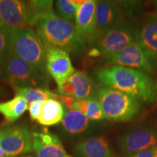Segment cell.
<instances>
[{
    "mask_svg": "<svg viewBox=\"0 0 157 157\" xmlns=\"http://www.w3.org/2000/svg\"><path fill=\"white\" fill-rule=\"evenodd\" d=\"M97 80L105 87L119 90L143 103L157 101V82L148 74L120 66L96 71Z\"/></svg>",
    "mask_w": 157,
    "mask_h": 157,
    "instance_id": "6da1fadb",
    "label": "cell"
},
{
    "mask_svg": "<svg viewBox=\"0 0 157 157\" xmlns=\"http://www.w3.org/2000/svg\"><path fill=\"white\" fill-rule=\"evenodd\" d=\"M36 33L43 44L66 52H82L87 48V41L78 33L74 23L65 21L53 11L45 14L36 24Z\"/></svg>",
    "mask_w": 157,
    "mask_h": 157,
    "instance_id": "7a4b0ae2",
    "label": "cell"
},
{
    "mask_svg": "<svg viewBox=\"0 0 157 157\" xmlns=\"http://www.w3.org/2000/svg\"><path fill=\"white\" fill-rule=\"evenodd\" d=\"M105 119L115 122L134 119L140 112L139 101L132 96L102 85L98 87L97 97Z\"/></svg>",
    "mask_w": 157,
    "mask_h": 157,
    "instance_id": "3957f363",
    "label": "cell"
},
{
    "mask_svg": "<svg viewBox=\"0 0 157 157\" xmlns=\"http://www.w3.org/2000/svg\"><path fill=\"white\" fill-rule=\"evenodd\" d=\"M140 29L134 21H124L90 43L93 48L89 55L106 56L128 48L140 41Z\"/></svg>",
    "mask_w": 157,
    "mask_h": 157,
    "instance_id": "277c9868",
    "label": "cell"
},
{
    "mask_svg": "<svg viewBox=\"0 0 157 157\" xmlns=\"http://www.w3.org/2000/svg\"><path fill=\"white\" fill-rule=\"evenodd\" d=\"M13 56L24 60L43 75L48 76L44 44L31 27H25L15 32L13 41Z\"/></svg>",
    "mask_w": 157,
    "mask_h": 157,
    "instance_id": "5b68a950",
    "label": "cell"
},
{
    "mask_svg": "<svg viewBox=\"0 0 157 157\" xmlns=\"http://www.w3.org/2000/svg\"><path fill=\"white\" fill-rule=\"evenodd\" d=\"M0 78L3 82L10 84L13 89L46 88L48 85V76L14 56L10 57L2 69Z\"/></svg>",
    "mask_w": 157,
    "mask_h": 157,
    "instance_id": "8992f818",
    "label": "cell"
},
{
    "mask_svg": "<svg viewBox=\"0 0 157 157\" xmlns=\"http://www.w3.org/2000/svg\"><path fill=\"white\" fill-rule=\"evenodd\" d=\"M104 60L109 66H124L146 74L154 72L157 64V59L140 42L116 53L105 56Z\"/></svg>",
    "mask_w": 157,
    "mask_h": 157,
    "instance_id": "52a82bcc",
    "label": "cell"
},
{
    "mask_svg": "<svg viewBox=\"0 0 157 157\" xmlns=\"http://www.w3.org/2000/svg\"><path fill=\"white\" fill-rule=\"evenodd\" d=\"M130 2L98 1L95 9V32L90 43L109 29L124 22L130 9Z\"/></svg>",
    "mask_w": 157,
    "mask_h": 157,
    "instance_id": "ba28073f",
    "label": "cell"
},
{
    "mask_svg": "<svg viewBox=\"0 0 157 157\" xmlns=\"http://www.w3.org/2000/svg\"><path fill=\"white\" fill-rule=\"evenodd\" d=\"M0 148L7 156L17 157L32 151L31 135L23 126H11L0 129Z\"/></svg>",
    "mask_w": 157,
    "mask_h": 157,
    "instance_id": "9c48e42d",
    "label": "cell"
},
{
    "mask_svg": "<svg viewBox=\"0 0 157 157\" xmlns=\"http://www.w3.org/2000/svg\"><path fill=\"white\" fill-rule=\"evenodd\" d=\"M46 52V68L58 86L63 84L75 72L68 52L62 49L44 44Z\"/></svg>",
    "mask_w": 157,
    "mask_h": 157,
    "instance_id": "30bf717a",
    "label": "cell"
},
{
    "mask_svg": "<svg viewBox=\"0 0 157 157\" xmlns=\"http://www.w3.org/2000/svg\"><path fill=\"white\" fill-rule=\"evenodd\" d=\"M0 21L5 28L17 31L29 25L28 2L0 0Z\"/></svg>",
    "mask_w": 157,
    "mask_h": 157,
    "instance_id": "8fae6325",
    "label": "cell"
},
{
    "mask_svg": "<svg viewBox=\"0 0 157 157\" xmlns=\"http://www.w3.org/2000/svg\"><path fill=\"white\" fill-rule=\"evenodd\" d=\"M97 89L87 74L75 71L63 84L58 86L57 92L58 95L68 96L76 100L92 99L97 97Z\"/></svg>",
    "mask_w": 157,
    "mask_h": 157,
    "instance_id": "7c38bea8",
    "label": "cell"
},
{
    "mask_svg": "<svg viewBox=\"0 0 157 157\" xmlns=\"http://www.w3.org/2000/svg\"><path fill=\"white\" fill-rule=\"evenodd\" d=\"M31 146L37 157H68L64 147L53 133L44 129L31 135Z\"/></svg>",
    "mask_w": 157,
    "mask_h": 157,
    "instance_id": "4fadbf2b",
    "label": "cell"
},
{
    "mask_svg": "<svg viewBox=\"0 0 157 157\" xmlns=\"http://www.w3.org/2000/svg\"><path fill=\"white\" fill-rule=\"evenodd\" d=\"M157 146V133L150 129H138L127 133L119 141L120 150L130 156L135 153Z\"/></svg>",
    "mask_w": 157,
    "mask_h": 157,
    "instance_id": "5bb4252c",
    "label": "cell"
},
{
    "mask_svg": "<svg viewBox=\"0 0 157 157\" xmlns=\"http://www.w3.org/2000/svg\"><path fill=\"white\" fill-rule=\"evenodd\" d=\"M98 1L84 0L78 7L75 19V25L82 36L90 42L95 32V9Z\"/></svg>",
    "mask_w": 157,
    "mask_h": 157,
    "instance_id": "9a60e30c",
    "label": "cell"
},
{
    "mask_svg": "<svg viewBox=\"0 0 157 157\" xmlns=\"http://www.w3.org/2000/svg\"><path fill=\"white\" fill-rule=\"evenodd\" d=\"M77 157H117L106 139L93 137L78 143L74 148Z\"/></svg>",
    "mask_w": 157,
    "mask_h": 157,
    "instance_id": "2e32d148",
    "label": "cell"
},
{
    "mask_svg": "<svg viewBox=\"0 0 157 157\" xmlns=\"http://www.w3.org/2000/svg\"><path fill=\"white\" fill-rule=\"evenodd\" d=\"M139 42L157 59V14L156 13L146 16L141 26Z\"/></svg>",
    "mask_w": 157,
    "mask_h": 157,
    "instance_id": "e0dca14e",
    "label": "cell"
},
{
    "mask_svg": "<svg viewBox=\"0 0 157 157\" xmlns=\"http://www.w3.org/2000/svg\"><path fill=\"white\" fill-rule=\"evenodd\" d=\"M66 112L60 102L55 99L48 100L43 104L42 113L36 121L42 126H53L62 121Z\"/></svg>",
    "mask_w": 157,
    "mask_h": 157,
    "instance_id": "ac0fdd59",
    "label": "cell"
},
{
    "mask_svg": "<svg viewBox=\"0 0 157 157\" xmlns=\"http://www.w3.org/2000/svg\"><path fill=\"white\" fill-rule=\"evenodd\" d=\"M90 120L77 110L66 111L61 122L64 130L68 134L77 135L85 132L90 126Z\"/></svg>",
    "mask_w": 157,
    "mask_h": 157,
    "instance_id": "d6986e66",
    "label": "cell"
},
{
    "mask_svg": "<svg viewBox=\"0 0 157 157\" xmlns=\"http://www.w3.org/2000/svg\"><path fill=\"white\" fill-rule=\"evenodd\" d=\"M28 109V103L21 96L15 97L8 101L0 103V113L9 122H13L22 116Z\"/></svg>",
    "mask_w": 157,
    "mask_h": 157,
    "instance_id": "ffe728a7",
    "label": "cell"
},
{
    "mask_svg": "<svg viewBox=\"0 0 157 157\" xmlns=\"http://www.w3.org/2000/svg\"><path fill=\"white\" fill-rule=\"evenodd\" d=\"M75 110L83 113L90 121H101L105 119L97 98L76 100Z\"/></svg>",
    "mask_w": 157,
    "mask_h": 157,
    "instance_id": "44dd1931",
    "label": "cell"
},
{
    "mask_svg": "<svg viewBox=\"0 0 157 157\" xmlns=\"http://www.w3.org/2000/svg\"><path fill=\"white\" fill-rule=\"evenodd\" d=\"M16 31L0 27V72L13 56V36Z\"/></svg>",
    "mask_w": 157,
    "mask_h": 157,
    "instance_id": "7402d4cb",
    "label": "cell"
},
{
    "mask_svg": "<svg viewBox=\"0 0 157 157\" xmlns=\"http://www.w3.org/2000/svg\"><path fill=\"white\" fill-rule=\"evenodd\" d=\"M83 0H58L55 2V7L58 16L65 21L74 23L78 8Z\"/></svg>",
    "mask_w": 157,
    "mask_h": 157,
    "instance_id": "603a6c76",
    "label": "cell"
},
{
    "mask_svg": "<svg viewBox=\"0 0 157 157\" xmlns=\"http://www.w3.org/2000/svg\"><path fill=\"white\" fill-rule=\"evenodd\" d=\"M14 90L15 95L24 98L26 103L29 104L35 101H45L50 99H53L55 95V93L46 88H16Z\"/></svg>",
    "mask_w": 157,
    "mask_h": 157,
    "instance_id": "cb8c5ba5",
    "label": "cell"
},
{
    "mask_svg": "<svg viewBox=\"0 0 157 157\" xmlns=\"http://www.w3.org/2000/svg\"><path fill=\"white\" fill-rule=\"evenodd\" d=\"M44 103V101H39L33 102V103L29 104L28 109L29 111V115H30L31 119H32V120H38L41 113H42V107Z\"/></svg>",
    "mask_w": 157,
    "mask_h": 157,
    "instance_id": "d4e9b609",
    "label": "cell"
},
{
    "mask_svg": "<svg viewBox=\"0 0 157 157\" xmlns=\"http://www.w3.org/2000/svg\"><path fill=\"white\" fill-rule=\"evenodd\" d=\"M156 148L157 146L151 147V148L145 149V150L135 153V154L130 155L128 157H155Z\"/></svg>",
    "mask_w": 157,
    "mask_h": 157,
    "instance_id": "484cf974",
    "label": "cell"
},
{
    "mask_svg": "<svg viewBox=\"0 0 157 157\" xmlns=\"http://www.w3.org/2000/svg\"><path fill=\"white\" fill-rule=\"evenodd\" d=\"M17 157H37L36 154H23V155H21V156H19Z\"/></svg>",
    "mask_w": 157,
    "mask_h": 157,
    "instance_id": "4316f807",
    "label": "cell"
},
{
    "mask_svg": "<svg viewBox=\"0 0 157 157\" xmlns=\"http://www.w3.org/2000/svg\"><path fill=\"white\" fill-rule=\"evenodd\" d=\"M155 9H156V13L157 14V1L155 2Z\"/></svg>",
    "mask_w": 157,
    "mask_h": 157,
    "instance_id": "83f0119b",
    "label": "cell"
},
{
    "mask_svg": "<svg viewBox=\"0 0 157 157\" xmlns=\"http://www.w3.org/2000/svg\"><path fill=\"white\" fill-rule=\"evenodd\" d=\"M155 157H157V148H156V154H155Z\"/></svg>",
    "mask_w": 157,
    "mask_h": 157,
    "instance_id": "f1b7e54d",
    "label": "cell"
},
{
    "mask_svg": "<svg viewBox=\"0 0 157 157\" xmlns=\"http://www.w3.org/2000/svg\"><path fill=\"white\" fill-rule=\"evenodd\" d=\"M1 26H2V23H1V21H0V27Z\"/></svg>",
    "mask_w": 157,
    "mask_h": 157,
    "instance_id": "f546056e",
    "label": "cell"
},
{
    "mask_svg": "<svg viewBox=\"0 0 157 157\" xmlns=\"http://www.w3.org/2000/svg\"><path fill=\"white\" fill-rule=\"evenodd\" d=\"M3 157H13V156H3Z\"/></svg>",
    "mask_w": 157,
    "mask_h": 157,
    "instance_id": "4dcf8cb0",
    "label": "cell"
},
{
    "mask_svg": "<svg viewBox=\"0 0 157 157\" xmlns=\"http://www.w3.org/2000/svg\"><path fill=\"white\" fill-rule=\"evenodd\" d=\"M68 157H72V156H68Z\"/></svg>",
    "mask_w": 157,
    "mask_h": 157,
    "instance_id": "1f68e13d",
    "label": "cell"
}]
</instances>
